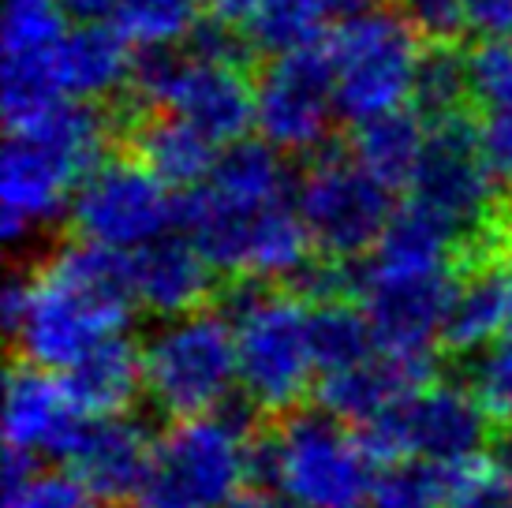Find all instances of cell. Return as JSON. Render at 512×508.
Wrapping results in <instances>:
<instances>
[{
  "mask_svg": "<svg viewBox=\"0 0 512 508\" xmlns=\"http://www.w3.org/2000/svg\"><path fill=\"white\" fill-rule=\"evenodd\" d=\"M460 464H397L378 475L367 508H449Z\"/></svg>",
  "mask_w": 512,
  "mask_h": 508,
  "instance_id": "28",
  "label": "cell"
},
{
  "mask_svg": "<svg viewBox=\"0 0 512 508\" xmlns=\"http://www.w3.org/2000/svg\"><path fill=\"white\" fill-rule=\"evenodd\" d=\"M512 325V251L460 266V284L441 344L453 355H483Z\"/></svg>",
  "mask_w": 512,
  "mask_h": 508,
  "instance_id": "20",
  "label": "cell"
},
{
  "mask_svg": "<svg viewBox=\"0 0 512 508\" xmlns=\"http://www.w3.org/2000/svg\"><path fill=\"white\" fill-rule=\"evenodd\" d=\"M311 340H314V363L318 378L344 374V370L367 363L382 352L367 314L356 299H337V303H318L311 318Z\"/></svg>",
  "mask_w": 512,
  "mask_h": 508,
  "instance_id": "26",
  "label": "cell"
},
{
  "mask_svg": "<svg viewBox=\"0 0 512 508\" xmlns=\"http://www.w3.org/2000/svg\"><path fill=\"white\" fill-rule=\"evenodd\" d=\"M154 430L135 415H98L79 426L64 464L98 505H135L154 460Z\"/></svg>",
  "mask_w": 512,
  "mask_h": 508,
  "instance_id": "16",
  "label": "cell"
},
{
  "mask_svg": "<svg viewBox=\"0 0 512 508\" xmlns=\"http://www.w3.org/2000/svg\"><path fill=\"white\" fill-rule=\"evenodd\" d=\"M296 206L314 251L333 262H367L393 221V191L341 146H326L296 180Z\"/></svg>",
  "mask_w": 512,
  "mask_h": 508,
  "instance_id": "11",
  "label": "cell"
},
{
  "mask_svg": "<svg viewBox=\"0 0 512 508\" xmlns=\"http://www.w3.org/2000/svg\"><path fill=\"white\" fill-rule=\"evenodd\" d=\"M326 0H255V8L243 15V38L251 53L270 60L314 53L329 30Z\"/></svg>",
  "mask_w": 512,
  "mask_h": 508,
  "instance_id": "25",
  "label": "cell"
},
{
  "mask_svg": "<svg viewBox=\"0 0 512 508\" xmlns=\"http://www.w3.org/2000/svg\"><path fill=\"white\" fill-rule=\"evenodd\" d=\"M146 396L172 423L232 408L240 385L236 333L225 311L161 322L143 340Z\"/></svg>",
  "mask_w": 512,
  "mask_h": 508,
  "instance_id": "7",
  "label": "cell"
},
{
  "mask_svg": "<svg viewBox=\"0 0 512 508\" xmlns=\"http://www.w3.org/2000/svg\"><path fill=\"white\" fill-rule=\"evenodd\" d=\"M471 389L483 400L494 426L512 430V325L479 355L471 370Z\"/></svg>",
  "mask_w": 512,
  "mask_h": 508,
  "instance_id": "31",
  "label": "cell"
},
{
  "mask_svg": "<svg viewBox=\"0 0 512 508\" xmlns=\"http://www.w3.org/2000/svg\"><path fill=\"white\" fill-rule=\"evenodd\" d=\"M464 101H471L468 57H460L456 49H427L412 101L419 116L441 120V116L464 113Z\"/></svg>",
  "mask_w": 512,
  "mask_h": 508,
  "instance_id": "29",
  "label": "cell"
},
{
  "mask_svg": "<svg viewBox=\"0 0 512 508\" xmlns=\"http://www.w3.org/2000/svg\"><path fill=\"white\" fill-rule=\"evenodd\" d=\"M79 408L98 419V415H128V408L146 393V367H143V344H135L128 333L105 340L101 348L86 355L79 367L68 374Z\"/></svg>",
  "mask_w": 512,
  "mask_h": 508,
  "instance_id": "23",
  "label": "cell"
},
{
  "mask_svg": "<svg viewBox=\"0 0 512 508\" xmlns=\"http://www.w3.org/2000/svg\"><path fill=\"white\" fill-rule=\"evenodd\" d=\"M427 131L430 124L423 116H415L412 109H400V113L356 124L348 154L356 157L374 180H382L389 191H397V187L412 184L415 169L423 161V150H427Z\"/></svg>",
  "mask_w": 512,
  "mask_h": 508,
  "instance_id": "24",
  "label": "cell"
},
{
  "mask_svg": "<svg viewBox=\"0 0 512 508\" xmlns=\"http://www.w3.org/2000/svg\"><path fill=\"white\" fill-rule=\"evenodd\" d=\"M258 426L236 404L172 423L157 438L143 490L131 508H228L251 482Z\"/></svg>",
  "mask_w": 512,
  "mask_h": 508,
  "instance_id": "6",
  "label": "cell"
},
{
  "mask_svg": "<svg viewBox=\"0 0 512 508\" xmlns=\"http://www.w3.org/2000/svg\"><path fill=\"white\" fill-rule=\"evenodd\" d=\"M60 0H8L0 27V105L8 131L42 120L64 105L57 79V53L68 38Z\"/></svg>",
  "mask_w": 512,
  "mask_h": 508,
  "instance_id": "14",
  "label": "cell"
},
{
  "mask_svg": "<svg viewBox=\"0 0 512 508\" xmlns=\"http://www.w3.org/2000/svg\"><path fill=\"white\" fill-rule=\"evenodd\" d=\"M225 314L236 333L240 389L247 404L266 415L296 411L318 374L311 340L314 307L292 288L240 281L228 292Z\"/></svg>",
  "mask_w": 512,
  "mask_h": 508,
  "instance_id": "5",
  "label": "cell"
},
{
  "mask_svg": "<svg viewBox=\"0 0 512 508\" xmlns=\"http://www.w3.org/2000/svg\"><path fill=\"white\" fill-rule=\"evenodd\" d=\"M341 113L329 53L270 60L255 79V131L277 154H322Z\"/></svg>",
  "mask_w": 512,
  "mask_h": 508,
  "instance_id": "15",
  "label": "cell"
},
{
  "mask_svg": "<svg viewBox=\"0 0 512 508\" xmlns=\"http://www.w3.org/2000/svg\"><path fill=\"white\" fill-rule=\"evenodd\" d=\"M202 27L199 0H128L113 19V30L146 53H165L191 42Z\"/></svg>",
  "mask_w": 512,
  "mask_h": 508,
  "instance_id": "27",
  "label": "cell"
},
{
  "mask_svg": "<svg viewBox=\"0 0 512 508\" xmlns=\"http://www.w3.org/2000/svg\"><path fill=\"white\" fill-rule=\"evenodd\" d=\"M109 116L86 101H64L42 120L8 131L0 154V236L27 243L72 210L75 191L105 161Z\"/></svg>",
  "mask_w": 512,
  "mask_h": 508,
  "instance_id": "3",
  "label": "cell"
},
{
  "mask_svg": "<svg viewBox=\"0 0 512 508\" xmlns=\"http://www.w3.org/2000/svg\"><path fill=\"white\" fill-rule=\"evenodd\" d=\"M378 464H468L479 460L494 438L475 389L456 381H430L359 430Z\"/></svg>",
  "mask_w": 512,
  "mask_h": 508,
  "instance_id": "9",
  "label": "cell"
},
{
  "mask_svg": "<svg viewBox=\"0 0 512 508\" xmlns=\"http://www.w3.org/2000/svg\"><path fill=\"white\" fill-rule=\"evenodd\" d=\"M430 381H434V359H404V355L378 352L374 359L344 370V374L318 378L314 396H318V408L322 411L363 430L389 404H397L400 396L415 393V389H423Z\"/></svg>",
  "mask_w": 512,
  "mask_h": 508,
  "instance_id": "19",
  "label": "cell"
},
{
  "mask_svg": "<svg viewBox=\"0 0 512 508\" xmlns=\"http://www.w3.org/2000/svg\"><path fill=\"white\" fill-rule=\"evenodd\" d=\"M135 307L128 254L68 240L23 269V307L4 329L23 363L68 374L105 340L128 333Z\"/></svg>",
  "mask_w": 512,
  "mask_h": 508,
  "instance_id": "2",
  "label": "cell"
},
{
  "mask_svg": "<svg viewBox=\"0 0 512 508\" xmlns=\"http://www.w3.org/2000/svg\"><path fill=\"white\" fill-rule=\"evenodd\" d=\"M128 0H60V8L79 19V23H105V27H113V19L120 15Z\"/></svg>",
  "mask_w": 512,
  "mask_h": 508,
  "instance_id": "36",
  "label": "cell"
},
{
  "mask_svg": "<svg viewBox=\"0 0 512 508\" xmlns=\"http://www.w3.org/2000/svg\"><path fill=\"white\" fill-rule=\"evenodd\" d=\"M128 269L135 303L161 322L206 311V299L214 296L217 269L187 236H165L128 254Z\"/></svg>",
  "mask_w": 512,
  "mask_h": 508,
  "instance_id": "18",
  "label": "cell"
},
{
  "mask_svg": "<svg viewBox=\"0 0 512 508\" xmlns=\"http://www.w3.org/2000/svg\"><path fill=\"white\" fill-rule=\"evenodd\" d=\"M460 266L389 269L356 266V303L367 314L378 348L404 359H434L453 311Z\"/></svg>",
  "mask_w": 512,
  "mask_h": 508,
  "instance_id": "13",
  "label": "cell"
},
{
  "mask_svg": "<svg viewBox=\"0 0 512 508\" xmlns=\"http://www.w3.org/2000/svg\"><path fill=\"white\" fill-rule=\"evenodd\" d=\"M180 228L217 273L240 281L292 284L318 254L285 154L262 139L221 150L210 180L180 198Z\"/></svg>",
  "mask_w": 512,
  "mask_h": 508,
  "instance_id": "1",
  "label": "cell"
},
{
  "mask_svg": "<svg viewBox=\"0 0 512 508\" xmlns=\"http://www.w3.org/2000/svg\"><path fill=\"white\" fill-rule=\"evenodd\" d=\"M217 8V15L221 19H243V15L255 8V0H210Z\"/></svg>",
  "mask_w": 512,
  "mask_h": 508,
  "instance_id": "39",
  "label": "cell"
},
{
  "mask_svg": "<svg viewBox=\"0 0 512 508\" xmlns=\"http://www.w3.org/2000/svg\"><path fill=\"white\" fill-rule=\"evenodd\" d=\"M449 508H512V479L479 460L456 467Z\"/></svg>",
  "mask_w": 512,
  "mask_h": 508,
  "instance_id": "33",
  "label": "cell"
},
{
  "mask_svg": "<svg viewBox=\"0 0 512 508\" xmlns=\"http://www.w3.org/2000/svg\"><path fill=\"white\" fill-rule=\"evenodd\" d=\"M329 68L337 83L341 116L367 124L378 116L412 109L423 45L404 12H374L352 19L329 42Z\"/></svg>",
  "mask_w": 512,
  "mask_h": 508,
  "instance_id": "10",
  "label": "cell"
},
{
  "mask_svg": "<svg viewBox=\"0 0 512 508\" xmlns=\"http://www.w3.org/2000/svg\"><path fill=\"white\" fill-rule=\"evenodd\" d=\"M228 508H299V505L288 501L285 494H273V490H247V494H240Z\"/></svg>",
  "mask_w": 512,
  "mask_h": 508,
  "instance_id": "37",
  "label": "cell"
},
{
  "mask_svg": "<svg viewBox=\"0 0 512 508\" xmlns=\"http://www.w3.org/2000/svg\"><path fill=\"white\" fill-rule=\"evenodd\" d=\"M471 101L486 116H512V42H483L468 57Z\"/></svg>",
  "mask_w": 512,
  "mask_h": 508,
  "instance_id": "30",
  "label": "cell"
},
{
  "mask_svg": "<svg viewBox=\"0 0 512 508\" xmlns=\"http://www.w3.org/2000/svg\"><path fill=\"white\" fill-rule=\"evenodd\" d=\"M90 415L79 408L64 374L42 370L34 363H15L4 385V449L23 456H60L75 441L79 426Z\"/></svg>",
  "mask_w": 512,
  "mask_h": 508,
  "instance_id": "17",
  "label": "cell"
},
{
  "mask_svg": "<svg viewBox=\"0 0 512 508\" xmlns=\"http://www.w3.org/2000/svg\"><path fill=\"white\" fill-rule=\"evenodd\" d=\"M128 94L135 113L176 116L202 131L217 150L243 142L255 127V83L243 68L195 53L165 49L139 57Z\"/></svg>",
  "mask_w": 512,
  "mask_h": 508,
  "instance_id": "8",
  "label": "cell"
},
{
  "mask_svg": "<svg viewBox=\"0 0 512 508\" xmlns=\"http://www.w3.org/2000/svg\"><path fill=\"white\" fill-rule=\"evenodd\" d=\"M68 221L75 240L135 254L180 228V198L139 157H105L75 191Z\"/></svg>",
  "mask_w": 512,
  "mask_h": 508,
  "instance_id": "12",
  "label": "cell"
},
{
  "mask_svg": "<svg viewBox=\"0 0 512 508\" xmlns=\"http://www.w3.org/2000/svg\"><path fill=\"white\" fill-rule=\"evenodd\" d=\"M404 19L412 23L419 42H430V49H453L471 27L464 0H404Z\"/></svg>",
  "mask_w": 512,
  "mask_h": 508,
  "instance_id": "32",
  "label": "cell"
},
{
  "mask_svg": "<svg viewBox=\"0 0 512 508\" xmlns=\"http://www.w3.org/2000/svg\"><path fill=\"white\" fill-rule=\"evenodd\" d=\"M124 142H128V154L139 157L172 191H195L199 184H206L221 157V150L202 131L169 113L128 116Z\"/></svg>",
  "mask_w": 512,
  "mask_h": 508,
  "instance_id": "21",
  "label": "cell"
},
{
  "mask_svg": "<svg viewBox=\"0 0 512 508\" xmlns=\"http://www.w3.org/2000/svg\"><path fill=\"white\" fill-rule=\"evenodd\" d=\"M251 482H262V490L273 486V494L299 508H367L378 460L356 426L322 408H296L255 434Z\"/></svg>",
  "mask_w": 512,
  "mask_h": 508,
  "instance_id": "4",
  "label": "cell"
},
{
  "mask_svg": "<svg viewBox=\"0 0 512 508\" xmlns=\"http://www.w3.org/2000/svg\"><path fill=\"white\" fill-rule=\"evenodd\" d=\"M329 12L341 15L344 23H352V19H363V15H374L382 12V0H326Z\"/></svg>",
  "mask_w": 512,
  "mask_h": 508,
  "instance_id": "38",
  "label": "cell"
},
{
  "mask_svg": "<svg viewBox=\"0 0 512 508\" xmlns=\"http://www.w3.org/2000/svg\"><path fill=\"white\" fill-rule=\"evenodd\" d=\"M4 508H98V501L86 494L72 475L38 471L19 490L4 494Z\"/></svg>",
  "mask_w": 512,
  "mask_h": 508,
  "instance_id": "34",
  "label": "cell"
},
{
  "mask_svg": "<svg viewBox=\"0 0 512 508\" xmlns=\"http://www.w3.org/2000/svg\"><path fill=\"white\" fill-rule=\"evenodd\" d=\"M128 38L105 23H79L68 30L57 53V79L68 101H105L128 90L135 75V57Z\"/></svg>",
  "mask_w": 512,
  "mask_h": 508,
  "instance_id": "22",
  "label": "cell"
},
{
  "mask_svg": "<svg viewBox=\"0 0 512 508\" xmlns=\"http://www.w3.org/2000/svg\"><path fill=\"white\" fill-rule=\"evenodd\" d=\"M464 8L486 42H512V0H464Z\"/></svg>",
  "mask_w": 512,
  "mask_h": 508,
  "instance_id": "35",
  "label": "cell"
}]
</instances>
